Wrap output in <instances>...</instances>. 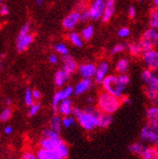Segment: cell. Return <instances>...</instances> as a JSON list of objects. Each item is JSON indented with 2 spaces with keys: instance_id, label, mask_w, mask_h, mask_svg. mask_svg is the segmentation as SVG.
Returning <instances> with one entry per match:
<instances>
[{
  "instance_id": "obj_4",
  "label": "cell",
  "mask_w": 158,
  "mask_h": 159,
  "mask_svg": "<svg viewBox=\"0 0 158 159\" xmlns=\"http://www.w3.org/2000/svg\"><path fill=\"white\" fill-rule=\"evenodd\" d=\"M101 85H102V89H103L104 91L109 92V93L115 95V96L120 97V98H121L123 96L124 91L126 89V86H127L121 82L118 74L108 75L104 79V81L101 83Z\"/></svg>"
},
{
  "instance_id": "obj_25",
  "label": "cell",
  "mask_w": 158,
  "mask_h": 159,
  "mask_svg": "<svg viewBox=\"0 0 158 159\" xmlns=\"http://www.w3.org/2000/svg\"><path fill=\"white\" fill-rule=\"evenodd\" d=\"M114 120L113 115L102 113L99 117V128H108Z\"/></svg>"
},
{
  "instance_id": "obj_54",
  "label": "cell",
  "mask_w": 158,
  "mask_h": 159,
  "mask_svg": "<svg viewBox=\"0 0 158 159\" xmlns=\"http://www.w3.org/2000/svg\"><path fill=\"white\" fill-rule=\"evenodd\" d=\"M138 1H140V2H142V1H145V0H138Z\"/></svg>"
},
{
  "instance_id": "obj_30",
  "label": "cell",
  "mask_w": 158,
  "mask_h": 159,
  "mask_svg": "<svg viewBox=\"0 0 158 159\" xmlns=\"http://www.w3.org/2000/svg\"><path fill=\"white\" fill-rule=\"evenodd\" d=\"M145 94L151 104H158V90H154L151 89H148V87H146Z\"/></svg>"
},
{
  "instance_id": "obj_13",
  "label": "cell",
  "mask_w": 158,
  "mask_h": 159,
  "mask_svg": "<svg viewBox=\"0 0 158 159\" xmlns=\"http://www.w3.org/2000/svg\"><path fill=\"white\" fill-rule=\"evenodd\" d=\"M78 72L84 79H93L96 72V65L92 62L82 63L78 66Z\"/></svg>"
},
{
  "instance_id": "obj_31",
  "label": "cell",
  "mask_w": 158,
  "mask_h": 159,
  "mask_svg": "<svg viewBox=\"0 0 158 159\" xmlns=\"http://www.w3.org/2000/svg\"><path fill=\"white\" fill-rule=\"evenodd\" d=\"M148 23H149V27H152L158 30V9L157 8L153 9L151 12V14H149Z\"/></svg>"
},
{
  "instance_id": "obj_45",
  "label": "cell",
  "mask_w": 158,
  "mask_h": 159,
  "mask_svg": "<svg viewBox=\"0 0 158 159\" xmlns=\"http://www.w3.org/2000/svg\"><path fill=\"white\" fill-rule=\"evenodd\" d=\"M0 13H1V16H6L9 14V9L5 4H2L0 7Z\"/></svg>"
},
{
  "instance_id": "obj_9",
  "label": "cell",
  "mask_w": 158,
  "mask_h": 159,
  "mask_svg": "<svg viewBox=\"0 0 158 159\" xmlns=\"http://www.w3.org/2000/svg\"><path fill=\"white\" fill-rule=\"evenodd\" d=\"M105 3L106 0H93L89 7L88 8L90 16V20H102L105 10Z\"/></svg>"
},
{
  "instance_id": "obj_6",
  "label": "cell",
  "mask_w": 158,
  "mask_h": 159,
  "mask_svg": "<svg viewBox=\"0 0 158 159\" xmlns=\"http://www.w3.org/2000/svg\"><path fill=\"white\" fill-rule=\"evenodd\" d=\"M140 140L145 144L158 147V133L154 131L147 123L143 126L140 132Z\"/></svg>"
},
{
  "instance_id": "obj_56",
  "label": "cell",
  "mask_w": 158,
  "mask_h": 159,
  "mask_svg": "<svg viewBox=\"0 0 158 159\" xmlns=\"http://www.w3.org/2000/svg\"><path fill=\"white\" fill-rule=\"evenodd\" d=\"M0 16H1V13H0Z\"/></svg>"
},
{
  "instance_id": "obj_23",
  "label": "cell",
  "mask_w": 158,
  "mask_h": 159,
  "mask_svg": "<svg viewBox=\"0 0 158 159\" xmlns=\"http://www.w3.org/2000/svg\"><path fill=\"white\" fill-rule=\"evenodd\" d=\"M147 145H145L144 142L139 141V142H134L132 143L131 145L128 146V150L132 153V154H135L137 156H141L142 152H144V149L146 148Z\"/></svg>"
},
{
  "instance_id": "obj_29",
  "label": "cell",
  "mask_w": 158,
  "mask_h": 159,
  "mask_svg": "<svg viewBox=\"0 0 158 159\" xmlns=\"http://www.w3.org/2000/svg\"><path fill=\"white\" fill-rule=\"evenodd\" d=\"M61 117L58 115H54L51 118V122H50V128L52 130L56 131L57 133H60L61 128H62V121H61Z\"/></svg>"
},
{
  "instance_id": "obj_14",
  "label": "cell",
  "mask_w": 158,
  "mask_h": 159,
  "mask_svg": "<svg viewBox=\"0 0 158 159\" xmlns=\"http://www.w3.org/2000/svg\"><path fill=\"white\" fill-rule=\"evenodd\" d=\"M93 86V80L92 79H82L80 82H78L74 86V94L75 95H82L88 92Z\"/></svg>"
},
{
  "instance_id": "obj_50",
  "label": "cell",
  "mask_w": 158,
  "mask_h": 159,
  "mask_svg": "<svg viewBox=\"0 0 158 159\" xmlns=\"http://www.w3.org/2000/svg\"><path fill=\"white\" fill-rule=\"evenodd\" d=\"M152 3H153L154 7L158 9V0H152Z\"/></svg>"
},
{
  "instance_id": "obj_28",
  "label": "cell",
  "mask_w": 158,
  "mask_h": 159,
  "mask_svg": "<svg viewBox=\"0 0 158 159\" xmlns=\"http://www.w3.org/2000/svg\"><path fill=\"white\" fill-rule=\"evenodd\" d=\"M94 32H95L94 26L92 25H88L82 29L80 34H81L82 38L84 39V41H89V40L93 37Z\"/></svg>"
},
{
  "instance_id": "obj_24",
  "label": "cell",
  "mask_w": 158,
  "mask_h": 159,
  "mask_svg": "<svg viewBox=\"0 0 158 159\" xmlns=\"http://www.w3.org/2000/svg\"><path fill=\"white\" fill-rule=\"evenodd\" d=\"M68 39L71 42V44L74 45L77 48H82L84 46V39L82 38L81 34L76 32V31H71L68 35Z\"/></svg>"
},
{
  "instance_id": "obj_27",
  "label": "cell",
  "mask_w": 158,
  "mask_h": 159,
  "mask_svg": "<svg viewBox=\"0 0 158 159\" xmlns=\"http://www.w3.org/2000/svg\"><path fill=\"white\" fill-rule=\"evenodd\" d=\"M126 49L128 50L129 53L132 55V57H139V55H142V53L144 52V50L142 49V47L139 42L128 44Z\"/></svg>"
},
{
  "instance_id": "obj_15",
  "label": "cell",
  "mask_w": 158,
  "mask_h": 159,
  "mask_svg": "<svg viewBox=\"0 0 158 159\" xmlns=\"http://www.w3.org/2000/svg\"><path fill=\"white\" fill-rule=\"evenodd\" d=\"M33 42V35L32 34H18L17 37V44H16V47H17V50L19 52H23L25 51L27 48L29 47V45Z\"/></svg>"
},
{
  "instance_id": "obj_26",
  "label": "cell",
  "mask_w": 158,
  "mask_h": 159,
  "mask_svg": "<svg viewBox=\"0 0 158 159\" xmlns=\"http://www.w3.org/2000/svg\"><path fill=\"white\" fill-rule=\"evenodd\" d=\"M146 116L148 120H158V104H152L146 111Z\"/></svg>"
},
{
  "instance_id": "obj_46",
  "label": "cell",
  "mask_w": 158,
  "mask_h": 159,
  "mask_svg": "<svg viewBox=\"0 0 158 159\" xmlns=\"http://www.w3.org/2000/svg\"><path fill=\"white\" fill-rule=\"evenodd\" d=\"M32 95H33V98H34V100H39L41 98V92L39 91L38 89H33L32 90Z\"/></svg>"
},
{
  "instance_id": "obj_22",
  "label": "cell",
  "mask_w": 158,
  "mask_h": 159,
  "mask_svg": "<svg viewBox=\"0 0 158 159\" xmlns=\"http://www.w3.org/2000/svg\"><path fill=\"white\" fill-rule=\"evenodd\" d=\"M140 157L142 159H158V147L146 146Z\"/></svg>"
},
{
  "instance_id": "obj_16",
  "label": "cell",
  "mask_w": 158,
  "mask_h": 159,
  "mask_svg": "<svg viewBox=\"0 0 158 159\" xmlns=\"http://www.w3.org/2000/svg\"><path fill=\"white\" fill-rule=\"evenodd\" d=\"M62 69H64L65 71H67L68 73L73 74L74 72L78 70V64L76 60L71 57L69 54L66 55H62Z\"/></svg>"
},
{
  "instance_id": "obj_42",
  "label": "cell",
  "mask_w": 158,
  "mask_h": 159,
  "mask_svg": "<svg viewBox=\"0 0 158 159\" xmlns=\"http://www.w3.org/2000/svg\"><path fill=\"white\" fill-rule=\"evenodd\" d=\"M58 60H59L58 55L55 54V53H52L49 57V61H50V63H52V64H56V63L58 62Z\"/></svg>"
},
{
  "instance_id": "obj_12",
  "label": "cell",
  "mask_w": 158,
  "mask_h": 159,
  "mask_svg": "<svg viewBox=\"0 0 158 159\" xmlns=\"http://www.w3.org/2000/svg\"><path fill=\"white\" fill-rule=\"evenodd\" d=\"M110 71V62L108 60H101L96 66V72L94 75V82L96 84H100L104 81V79L109 75Z\"/></svg>"
},
{
  "instance_id": "obj_53",
  "label": "cell",
  "mask_w": 158,
  "mask_h": 159,
  "mask_svg": "<svg viewBox=\"0 0 158 159\" xmlns=\"http://www.w3.org/2000/svg\"><path fill=\"white\" fill-rule=\"evenodd\" d=\"M1 5H2V0H0V7H1Z\"/></svg>"
},
{
  "instance_id": "obj_37",
  "label": "cell",
  "mask_w": 158,
  "mask_h": 159,
  "mask_svg": "<svg viewBox=\"0 0 158 159\" xmlns=\"http://www.w3.org/2000/svg\"><path fill=\"white\" fill-rule=\"evenodd\" d=\"M41 110V104L38 102H34L32 105L29 106V110H28V116H36L39 111Z\"/></svg>"
},
{
  "instance_id": "obj_52",
  "label": "cell",
  "mask_w": 158,
  "mask_h": 159,
  "mask_svg": "<svg viewBox=\"0 0 158 159\" xmlns=\"http://www.w3.org/2000/svg\"><path fill=\"white\" fill-rule=\"evenodd\" d=\"M155 48L158 50V38H157V41H156V45H155Z\"/></svg>"
},
{
  "instance_id": "obj_43",
  "label": "cell",
  "mask_w": 158,
  "mask_h": 159,
  "mask_svg": "<svg viewBox=\"0 0 158 159\" xmlns=\"http://www.w3.org/2000/svg\"><path fill=\"white\" fill-rule=\"evenodd\" d=\"M147 124L151 127V128L158 133V120H148Z\"/></svg>"
},
{
  "instance_id": "obj_1",
  "label": "cell",
  "mask_w": 158,
  "mask_h": 159,
  "mask_svg": "<svg viewBox=\"0 0 158 159\" xmlns=\"http://www.w3.org/2000/svg\"><path fill=\"white\" fill-rule=\"evenodd\" d=\"M72 115L85 131H93L99 127V117L101 112L98 108L92 105H88L84 109L74 107Z\"/></svg>"
},
{
  "instance_id": "obj_47",
  "label": "cell",
  "mask_w": 158,
  "mask_h": 159,
  "mask_svg": "<svg viewBox=\"0 0 158 159\" xmlns=\"http://www.w3.org/2000/svg\"><path fill=\"white\" fill-rule=\"evenodd\" d=\"M13 131H14V129H13V127H12L11 125H7V126H5V128H4V133H5L6 135H11V134L13 133Z\"/></svg>"
},
{
  "instance_id": "obj_18",
  "label": "cell",
  "mask_w": 158,
  "mask_h": 159,
  "mask_svg": "<svg viewBox=\"0 0 158 159\" xmlns=\"http://www.w3.org/2000/svg\"><path fill=\"white\" fill-rule=\"evenodd\" d=\"M70 76H71V74L68 73L64 69L61 68V69L57 70L54 74V84L57 87L63 86L68 82V80L70 79Z\"/></svg>"
},
{
  "instance_id": "obj_51",
  "label": "cell",
  "mask_w": 158,
  "mask_h": 159,
  "mask_svg": "<svg viewBox=\"0 0 158 159\" xmlns=\"http://www.w3.org/2000/svg\"><path fill=\"white\" fill-rule=\"evenodd\" d=\"M5 103H6V105H7V106H9V105L11 104V99H10V98H7V99L5 100Z\"/></svg>"
},
{
  "instance_id": "obj_19",
  "label": "cell",
  "mask_w": 158,
  "mask_h": 159,
  "mask_svg": "<svg viewBox=\"0 0 158 159\" xmlns=\"http://www.w3.org/2000/svg\"><path fill=\"white\" fill-rule=\"evenodd\" d=\"M115 12V0H106L105 3V10L103 17H102V21L108 22Z\"/></svg>"
},
{
  "instance_id": "obj_33",
  "label": "cell",
  "mask_w": 158,
  "mask_h": 159,
  "mask_svg": "<svg viewBox=\"0 0 158 159\" xmlns=\"http://www.w3.org/2000/svg\"><path fill=\"white\" fill-rule=\"evenodd\" d=\"M53 49L54 51L56 52L58 54H61V55H66V54H69V49L68 47L65 43H57L53 46Z\"/></svg>"
},
{
  "instance_id": "obj_17",
  "label": "cell",
  "mask_w": 158,
  "mask_h": 159,
  "mask_svg": "<svg viewBox=\"0 0 158 159\" xmlns=\"http://www.w3.org/2000/svg\"><path fill=\"white\" fill-rule=\"evenodd\" d=\"M73 109H74V107L72 104V101L70 100V98H68V99H65L59 103L57 106V109H56V112L63 116H71L73 113Z\"/></svg>"
},
{
  "instance_id": "obj_49",
  "label": "cell",
  "mask_w": 158,
  "mask_h": 159,
  "mask_svg": "<svg viewBox=\"0 0 158 159\" xmlns=\"http://www.w3.org/2000/svg\"><path fill=\"white\" fill-rule=\"evenodd\" d=\"M44 2H45V0H36V3H37L38 5H43Z\"/></svg>"
},
{
  "instance_id": "obj_8",
  "label": "cell",
  "mask_w": 158,
  "mask_h": 159,
  "mask_svg": "<svg viewBox=\"0 0 158 159\" xmlns=\"http://www.w3.org/2000/svg\"><path fill=\"white\" fill-rule=\"evenodd\" d=\"M141 79L146 84V87L158 90V75L151 69H144L141 73Z\"/></svg>"
},
{
  "instance_id": "obj_21",
  "label": "cell",
  "mask_w": 158,
  "mask_h": 159,
  "mask_svg": "<svg viewBox=\"0 0 158 159\" xmlns=\"http://www.w3.org/2000/svg\"><path fill=\"white\" fill-rule=\"evenodd\" d=\"M130 68V60L126 57H121L120 58L116 63H115V72L117 74H125L128 72V70Z\"/></svg>"
},
{
  "instance_id": "obj_44",
  "label": "cell",
  "mask_w": 158,
  "mask_h": 159,
  "mask_svg": "<svg viewBox=\"0 0 158 159\" xmlns=\"http://www.w3.org/2000/svg\"><path fill=\"white\" fill-rule=\"evenodd\" d=\"M96 100H97V98L92 96V95H89V96H88L85 98V102L88 103V105H93L94 103H96Z\"/></svg>"
},
{
  "instance_id": "obj_10",
  "label": "cell",
  "mask_w": 158,
  "mask_h": 159,
  "mask_svg": "<svg viewBox=\"0 0 158 159\" xmlns=\"http://www.w3.org/2000/svg\"><path fill=\"white\" fill-rule=\"evenodd\" d=\"M72 94H74V87L71 85H67L64 87V89H59L58 91L54 93L53 97H52V108L55 112H56V109H57V106L59 103L63 100L70 98L72 96Z\"/></svg>"
},
{
  "instance_id": "obj_3",
  "label": "cell",
  "mask_w": 158,
  "mask_h": 159,
  "mask_svg": "<svg viewBox=\"0 0 158 159\" xmlns=\"http://www.w3.org/2000/svg\"><path fill=\"white\" fill-rule=\"evenodd\" d=\"M39 145L42 148L53 150L64 159H67L69 156V147L60 138V135L54 137H42L39 142Z\"/></svg>"
},
{
  "instance_id": "obj_55",
  "label": "cell",
  "mask_w": 158,
  "mask_h": 159,
  "mask_svg": "<svg viewBox=\"0 0 158 159\" xmlns=\"http://www.w3.org/2000/svg\"><path fill=\"white\" fill-rule=\"evenodd\" d=\"M0 68H1V62H0Z\"/></svg>"
},
{
  "instance_id": "obj_2",
  "label": "cell",
  "mask_w": 158,
  "mask_h": 159,
  "mask_svg": "<svg viewBox=\"0 0 158 159\" xmlns=\"http://www.w3.org/2000/svg\"><path fill=\"white\" fill-rule=\"evenodd\" d=\"M96 103L97 108L99 109L100 112L111 115L115 114L122 105L120 97L115 96V95L106 92L104 90L100 92V94L98 95Z\"/></svg>"
},
{
  "instance_id": "obj_40",
  "label": "cell",
  "mask_w": 158,
  "mask_h": 159,
  "mask_svg": "<svg viewBox=\"0 0 158 159\" xmlns=\"http://www.w3.org/2000/svg\"><path fill=\"white\" fill-rule=\"evenodd\" d=\"M89 20H90L89 12H88V8H86V9H84L81 12V21H88Z\"/></svg>"
},
{
  "instance_id": "obj_20",
  "label": "cell",
  "mask_w": 158,
  "mask_h": 159,
  "mask_svg": "<svg viewBox=\"0 0 158 159\" xmlns=\"http://www.w3.org/2000/svg\"><path fill=\"white\" fill-rule=\"evenodd\" d=\"M37 156L38 159H64L62 158L58 153H56L53 150H50V149H46V148H40L37 152Z\"/></svg>"
},
{
  "instance_id": "obj_34",
  "label": "cell",
  "mask_w": 158,
  "mask_h": 159,
  "mask_svg": "<svg viewBox=\"0 0 158 159\" xmlns=\"http://www.w3.org/2000/svg\"><path fill=\"white\" fill-rule=\"evenodd\" d=\"M13 111L10 107H6L2 110V112L0 113V121L5 122L8 121L12 117Z\"/></svg>"
},
{
  "instance_id": "obj_39",
  "label": "cell",
  "mask_w": 158,
  "mask_h": 159,
  "mask_svg": "<svg viewBox=\"0 0 158 159\" xmlns=\"http://www.w3.org/2000/svg\"><path fill=\"white\" fill-rule=\"evenodd\" d=\"M20 159H38V156H37V153L36 152H23L20 156Z\"/></svg>"
},
{
  "instance_id": "obj_36",
  "label": "cell",
  "mask_w": 158,
  "mask_h": 159,
  "mask_svg": "<svg viewBox=\"0 0 158 159\" xmlns=\"http://www.w3.org/2000/svg\"><path fill=\"white\" fill-rule=\"evenodd\" d=\"M23 101H25V105L26 106H30L32 105L34 103V98H33V95H32V90L30 89H26L25 91V95H23Z\"/></svg>"
},
{
  "instance_id": "obj_41",
  "label": "cell",
  "mask_w": 158,
  "mask_h": 159,
  "mask_svg": "<svg viewBox=\"0 0 158 159\" xmlns=\"http://www.w3.org/2000/svg\"><path fill=\"white\" fill-rule=\"evenodd\" d=\"M136 15H137L136 8L134 7V6H130L128 8V16H129V18L130 19H134V18L136 17Z\"/></svg>"
},
{
  "instance_id": "obj_32",
  "label": "cell",
  "mask_w": 158,
  "mask_h": 159,
  "mask_svg": "<svg viewBox=\"0 0 158 159\" xmlns=\"http://www.w3.org/2000/svg\"><path fill=\"white\" fill-rule=\"evenodd\" d=\"M61 121H62V127L68 129V128H71V127L75 126V124L77 122V119L74 116H65L62 117Z\"/></svg>"
},
{
  "instance_id": "obj_5",
  "label": "cell",
  "mask_w": 158,
  "mask_h": 159,
  "mask_svg": "<svg viewBox=\"0 0 158 159\" xmlns=\"http://www.w3.org/2000/svg\"><path fill=\"white\" fill-rule=\"evenodd\" d=\"M157 38H158V30L157 29L149 27L145 30V32L141 36L140 41H139L144 52L155 48Z\"/></svg>"
},
{
  "instance_id": "obj_48",
  "label": "cell",
  "mask_w": 158,
  "mask_h": 159,
  "mask_svg": "<svg viewBox=\"0 0 158 159\" xmlns=\"http://www.w3.org/2000/svg\"><path fill=\"white\" fill-rule=\"evenodd\" d=\"M120 100H121V104H131V100L128 96H124L123 95L120 98Z\"/></svg>"
},
{
  "instance_id": "obj_7",
  "label": "cell",
  "mask_w": 158,
  "mask_h": 159,
  "mask_svg": "<svg viewBox=\"0 0 158 159\" xmlns=\"http://www.w3.org/2000/svg\"><path fill=\"white\" fill-rule=\"evenodd\" d=\"M142 60L147 68L153 71L158 70V50L153 48V49L145 51L142 53Z\"/></svg>"
},
{
  "instance_id": "obj_11",
  "label": "cell",
  "mask_w": 158,
  "mask_h": 159,
  "mask_svg": "<svg viewBox=\"0 0 158 159\" xmlns=\"http://www.w3.org/2000/svg\"><path fill=\"white\" fill-rule=\"evenodd\" d=\"M81 22V12L74 11L64 18L62 21V26L68 31H72Z\"/></svg>"
},
{
  "instance_id": "obj_35",
  "label": "cell",
  "mask_w": 158,
  "mask_h": 159,
  "mask_svg": "<svg viewBox=\"0 0 158 159\" xmlns=\"http://www.w3.org/2000/svg\"><path fill=\"white\" fill-rule=\"evenodd\" d=\"M126 48H127V45L124 43H117L115 44L112 49H111V54L112 55H115V54H120L121 52H123Z\"/></svg>"
},
{
  "instance_id": "obj_38",
  "label": "cell",
  "mask_w": 158,
  "mask_h": 159,
  "mask_svg": "<svg viewBox=\"0 0 158 159\" xmlns=\"http://www.w3.org/2000/svg\"><path fill=\"white\" fill-rule=\"evenodd\" d=\"M117 35L118 37H120V38H127L129 35H130V29L128 27H121L120 30H118V32H117Z\"/></svg>"
}]
</instances>
